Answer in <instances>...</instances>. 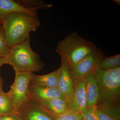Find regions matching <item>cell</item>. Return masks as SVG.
<instances>
[{"label": "cell", "mask_w": 120, "mask_h": 120, "mask_svg": "<svg viewBox=\"0 0 120 120\" xmlns=\"http://www.w3.org/2000/svg\"><path fill=\"white\" fill-rule=\"evenodd\" d=\"M38 17L22 12L9 13L2 25L7 45L11 47L23 42L30 38V33L40 26Z\"/></svg>", "instance_id": "obj_1"}, {"label": "cell", "mask_w": 120, "mask_h": 120, "mask_svg": "<svg viewBox=\"0 0 120 120\" xmlns=\"http://www.w3.org/2000/svg\"><path fill=\"white\" fill-rule=\"evenodd\" d=\"M4 60L5 64L11 66L15 71L33 73L44 68L39 56L31 48L30 38L11 47Z\"/></svg>", "instance_id": "obj_2"}, {"label": "cell", "mask_w": 120, "mask_h": 120, "mask_svg": "<svg viewBox=\"0 0 120 120\" xmlns=\"http://www.w3.org/2000/svg\"><path fill=\"white\" fill-rule=\"evenodd\" d=\"M96 47L90 41L73 32L58 42L56 52L71 68L91 53Z\"/></svg>", "instance_id": "obj_3"}, {"label": "cell", "mask_w": 120, "mask_h": 120, "mask_svg": "<svg viewBox=\"0 0 120 120\" xmlns=\"http://www.w3.org/2000/svg\"><path fill=\"white\" fill-rule=\"evenodd\" d=\"M98 85L99 96L97 104L117 105L120 96V67L104 70L98 67L94 71Z\"/></svg>", "instance_id": "obj_4"}, {"label": "cell", "mask_w": 120, "mask_h": 120, "mask_svg": "<svg viewBox=\"0 0 120 120\" xmlns=\"http://www.w3.org/2000/svg\"><path fill=\"white\" fill-rule=\"evenodd\" d=\"M15 80L7 94L11 99L13 111L18 114L31 99L29 86L33 73L15 71Z\"/></svg>", "instance_id": "obj_5"}, {"label": "cell", "mask_w": 120, "mask_h": 120, "mask_svg": "<svg viewBox=\"0 0 120 120\" xmlns=\"http://www.w3.org/2000/svg\"><path fill=\"white\" fill-rule=\"evenodd\" d=\"M104 56L102 51L96 47L91 53L71 68L74 82L84 80L88 75L94 72Z\"/></svg>", "instance_id": "obj_6"}, {"label": "cell", "mask_w": 120, "mask_h": 120, "mask_svg": "<svg viewBox=\"0 0 120 120\" xmlns=\"http://www.w3.org/2000/svg\"><path fill=\"white\" fill-rule=\"evenodd\" d=\"M60 68L58 88L64 97L68 105L73 95L74 80L71 75L70 67L68 63L62 59H61Z\"/></svg>", "instance_id": "obj_7"}, {"label": "cell", "mask_w": 120, "mask_h": 120, "mask_svg": "<svg viewBox=\"0 0 120 120\" xmlns=\"http://www.w3.org/2000/svg\"><path fill=\"white\" fill-rule=\"evenodd\" d=\"M40 8H41L25 7L12 0H0V26H2L5 17L9 13L22 12L37 17V10Z\"/></svg>", "instance_id": "obj_8"}, {"label": "cell", "mask_w": 120, "mask_h": 120, "mask_svg": "<svg viewBox=\"0 0 120 120\" xmlns=\"http://www.w3.org/2000/svg\"><path fill=\"white\" fill-rule=\"evenodd\" d=\"M69 110L82 113L86 106L85 79L74 82L72 97L68 104Z\"/></svg>", "instance_id": "obj_9"}, {"label": "cell", "mask_w": 120, "mask_h": 120, "mask_svg": "<svg viewBox=\"0 0 120 120\" xmlns=\"http://www.w3.org/2000/svg\"><path fill=\"white\" fill-rule=\"evenodd\" d=\"M29 90L31 98L38 102L57 98L65 99L64 97L57 88L31 86Z\"/></svg>", "instance_id": "obj_10"}, {"label": "cell", "mask_w": 120, "mask_h": 120, "mask_svg": "<svg viewBox=\"0 0 120 120\" xmlns=\"http://www.w3.org/2000/svg\"><path fill=\"white\" fill-rule=\"evenodd\" d=\"M87 107L97 105L99 96V87L94 72L88 75L85 79Z\"/></svg>", "instance_id": "obj_11"}, {"label": "cell", "mask_w": 120, "mask_h": 120, "mask_svg": "<svg viewBox=\"0 0 120 120\" xmlns=\"http://www.w3.org/2000/svg\"><path fill=\"white\" fill-rule=\"evenodd\" d=\"M60 68L46 75H38L34 74L30 83L31 86L57 88Z\"/></svg>", "instance_id": "obj_12"}, {"label": "cell", "mask_w": 120, "mask_h": 120, "mask_svg": "<svg viewBox=\"0 0 120 120\" xmlns=\"http://www.w3.org/2000/svg\"><path fill=\"white\" fill-rule=\"evenodd\" d=\"M38 103L41 108L48 113L60 115L69 111L67 101L64 99L57 98Z\"/></svg>", "instance_id": "obj_13"}, {"label": "cell", "mask_w": 120, "mask_h": 120, "mask_svg": "<svg viewBox=\"0 0 120 120\" xmlns=\"http://www.w3.org/2000/svg\"><path fill=\"white\" fill-rule=\"evenodd\" d=\"M95 113L98 120H120V108L115 105L108 104L97 105Z\"/></svg>", "instance_id": "obj_14"}, {"label": "cell", "mask_w": 120, "mask_h": 120, "mask_svg": "<svg viewBox=\"0 0 120 120\" xmlns=\"http://www.w3.org/2000/svg\"><path fill=\"white\" fill-rule=\"evenodd\" d=\"M30 106L26 108V115L27 120H55L49 114L42 109L40 106Z\"/></svg>", "instance_id": "obj_15"}, {"label": "cell", "mask_w": 120, "mask_h": 120, "mask_svg": "<svg viewBox=\"0 0 120 120\" xmlns=\"http://www.w3.org/2000/svg\"><path fill=\"white\" fill-rule=\"evenodd\" d=\"M98 67L104 70H112L120 67V54L104 56L99 62Z\"/></svg>", "instance_id": "obj_16"}, {"label": "cell", "mask_w": 120, "mask_h": 120, "mask_svg": "<svg viewBox=\"0 0 120 120\" xmlns=\"http://www.w3.org/2000/svg\"><path fill=\"white\" fill-rule=\"evenodd\" d=\"M15 113L11 99L7 93L0 92V116Z\"/></svg>", "instance_id": "obj_17"}, {"label": "cell", "mask_w": 120, "mask_h": 120, "mask_svg": "<svg viewBox=\"0 0 120 120\" xmlns=\"http://www.w3.org/2000/svg\"><path fill=\"white\" fill-rule=\"evenodd\" d=\"M48 113L52 116L55 120H82V114L81 113L70 110L60 115Z\"/></svg>", "instance_id": "obj_18"}, {"label": "cell", "mask_w": 120, "mask_h": 120, "mask_svg": "<svg viewBox=\"0 0 120 120\" xmlns=\"http://www.w3.org/2000/svg\"><path fill=\"white\" fill-rule=\"evenodd\" d=\"M10 48L7 45L2 26H0V57L4 58L9 51Z\"/></svg>", "instance_id": "obj_19"}, {"label": "cell", "mask_w": 120, "mask_h": 120, "mask_svg": "<svg viewBox=\"0 0 120 120\" xmlns=\"http://www.w3.org/2000/svg\"><path fill=\"white\" fill-rule=\"evenodd\" d=\"M96 105L91 107H87L82 112V120H98L95 113Z\"/></svg>", "instance_id": "obj_20"}, {"label": "cell", "mask_w": 120, "mask_h": 120, "mask_svg": "<svg viewBox=\"0 0 120 120\" xmlns=\"http://www.w3.org/2000/svg\"><path fill=\"white\" fill-rule=\"evenodd\" d=\"M17 114L0 116V120H23L17 116Z\"/></svg>", "instance_id": "obj_21"}, {"label": "cell", "mask_w": 120, "mask_h": 120, "mask_svg": "<svg viewBox=\"0 0 120 120\" xmlns=\"http://www.w3.org/2000/svg\"><path fill=\"white\" fill-rule=\"evenodd\" d=\"M5 64L4 58L0 57V69L1 68L3 65ZM3 86V81L2 78L1 76L0 73V92L3 91L2 87Z\"/></svg>", "instance_id": "obj_22"}, {"label": "cell", "mask_w": 120, "mask_h": 120, "mask_svg": "<svg viewBox=\"0 0 120 120\" xmlns=\"http://www.w3.org/2000/svg\"><path fill=\"white\" fill-rule=\"evenodd\" d=\"M114 2H115L116 4L120 5V0H113Z\"/></svg>", "instance_id": "obj_23"}]
</instances>
